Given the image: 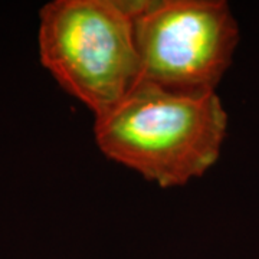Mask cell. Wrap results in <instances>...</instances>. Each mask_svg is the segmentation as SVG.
<instances>
[{"instance_id": "cell-3", "label": "cell", "mask_w": 259, "mask_h": 259, "mask_svg": "<svg viewBox=\"0 0 259 259\" xmlns=\"http://www.w3.org/2000/svg\"><path fill=\"white\" fill-rule=\"evenodd\" d=\"M140 81L177 94L216 93L239 28L223 0H143L133 16Z\"/></svg>"}, {"instance_id": "cell-2", "label": "cell", "mask_w": 259, "mask_h": 259, "mask_svg": "<svg viewBox=\"0 0 259 259\" xmlns=\"http://www.w3.org/2000/svg\"><path fill=\"white\" fill-rule=\"evenodd\" d=\"M40 62L97 115L140 81L134 22L118 0H54L39 13Z\"/></svg>"}, {"instance_id": "cell-1", "label": "cell", "mask_w": 259, "mask_h": 259, "mask_svg": "<svg viewBox=\"0 0 259 259\" xmlns=\"http://www.w3.org/2000/svg\"><path fill=\"white\" fill-rule=\"evenodd\" d=\"M228 115L216 93L177 94L139 82L95 117V141L114 161L161 187L203 176L221 156Z\"/></svg>"}]
</instances>
